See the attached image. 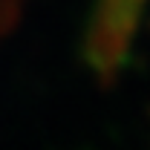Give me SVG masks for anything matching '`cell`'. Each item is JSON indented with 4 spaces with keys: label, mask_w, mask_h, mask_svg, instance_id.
Instances as JSON below:
<instances>
[{
    "label": "cell",
    "mask_w": 150,
    "mask_h": 150,
    "mask_svg": "<svg viewBox=\"0 0 150 150\" xmlns=\"http://www.w3.org/2000/svg\"><path fill=\"white\" fill-rule=\"evenodd\" d=\"M23 6H26V0H0V35L15 23V18L20 15Z\"/></svg>",
    "instance_id": "obj_1"
}]
</instances>
